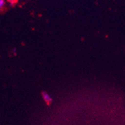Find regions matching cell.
Here are the masks:
<instances>
[{
    "label": "cell",
    "instance_id": "277c9868",
    "mask_svg": "<svg viewBox=\"0 0 125 125\" xmlns=\"http://www.w3.org/2000/svg\"><path fill=\"white\" fill-rule=\"evenodd\" d=\"M12 52H13V54H14V55H16V52H17V50L16 48H14L13 49H12Z\"/></svg>",
    "mask_w": 125,
    "mask_h": 125
},
{
    "label": "cell",
    "instance_id": "3957f363",
    "mask_svg": "<svg viewBox=\"0 0 125 125\" xmlns=\"http://www.w3.org/2000/svg\"><path fill=\"white\" fill-rule=\"evenodd\" d=\"M7 1L10 3V4H15L17 1H18V0H7Z\"/></svg>",
    "mask_w": 125,
    "mask_h": 125
},
{
    "label": "cell",
    "instance_id": "6da1fadb",
    "mask_svg": "<svg viewBox=\"0 0 125 125\" xmlns=\"http://www.w3.org/2000/svg\"><path fill=\"white\" fill-rule=\"evenodd\" d=\"M42 97L44 98V101H45L47 104H49V103H51L52 102V97L51 96V95H49V94H47V92H44L42 93Z\"/></svg>",
    "mask_w": 125,
    "mask_h": 125
},
{
    "label": "cell",
    "instance_id": "7a4b0ae2",
    "mask_svg": "<svg viewBox=\"0 0 125 125\" xmlns=\"http://www.w3.org/2000/svg\"><path fill=\"white\" fill-rule=\"evenodd\" d=\"M5 3H6L5 0H0V10L4 8V5H5Z\"/></svg>",
    "mask_w": 125,
    "mask_h": 125
}]
</instances>
